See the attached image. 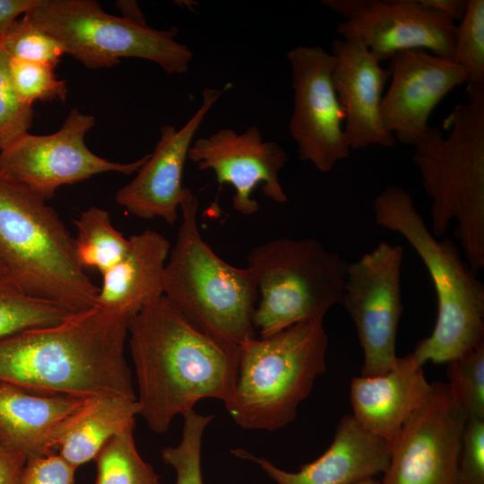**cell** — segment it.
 I'll return each mask as SVG.
<instances>
[{"mask_svg": "<svg viewBox=\"0 0 484 484\" xmlns=\"http://www.w3.org/2000/svg\"><path fill=\"white\" fill-rule=\"evenodd\" d=\"M423 5L434 9L449 19L461 21L466 12L467 0H419Z\"/></svg>", "mask_w": 484, "mask_h": 484, "instance_id": "8d00e7d4", "label": "cell"}, {"mask_svg": "<svg viewBox=\"0 0 484 484\" xmlns=\"http://www.w3.org/2000/svg\"><path fill=\"white\" fill-rule=\"evenodd\" d=\"M95 125V117L70 110L60 128L46 135L25 134L0 152V172L22 184L48 201L65 185H72L93 176L116 172H137L149 154L137 160L110 161L92 152L85 143L86 134Z\"/></svg>", "mask_w": 484, "mask_h": 484, "instance_id": "8fae6325", "label": "cell"}, {"mask_svg": "<svg viewBox=\"0 0 484 484\" xmlns=\"http://www.w3.org/2000/svg\"><path fill=\"white\" fill-rule=\"evenodd\" d=\"M231 453L256 463L276 484H357L385 472L391 445L363 428L352 415H345L325 452L295 472L278 468L245 449H234Z\"/></svg>", "mask_w": 484, "mask_h": 484, "instance_id": "d6986e66", "label": "cell"}, {"mask_svg": "<svg viewBox=\"0 0 484 484\" xmlns=\"http://www.w3.org/2000/svg\"><path fill=\"white\" fill-rule=\"evenodd\" d=\"M180 443L161 451L163 462L171 466L177 476L176 484H203L202 477V440L212 415L197 413L194 410L184 416Z\"/></svg>", "mask_w": 484, "mask_h": 484, "instance_id": "83f0119b", "label": "cell"}, {"mask_svg": "<svg viewBox=\"0 0 484 484\" xmlns=\"http://www.w3.org/2000/svg\"><path fill=\"white\" fill-rule=\"evenodd\" d=\"M456 484H484V419H468L466 421Z\"/></svg>", "mask_w": 484, "mask_h": 484, "instance_id": "d6a6232c", "label": "cell"}, {"mask_svg": "<svg viewBox=\"0 0 484 484\" xmlns=\"http://www.w3.org/2000/svg\"><path fill=\"white\" fill-rule=\"evenodd\" d=\"M188 159L199 169L214 172L219 190L224 184L234 188L233 208L241 214L251 215L258 211L259 203L253 197L257 186L275 203L288 200L279 178L288 154L276 142L264 141L255 125L240 134L221 128L196 139L189 149Z\"/></svg>", "mask_w": 484, "mask_h": 484, "instance_id": "9a60e30c", "label": "cell"}, {"mask_svg": "<svg viewBox=\"0 0 484 484\" xmlns=\"http://www.w3.org/2000/svg\"><path fill=\"white\" fill-rule=\"evenodd\" d=\"M230 86L205 88L200 107L182 127H160L153 151L137 175L116 193L115 200L120 206L141 219L160 218L169 224L177 221L181 204L193 194L183 186L182 177L194 137L210 109Z\"/></svg>", "mask_w": 484, "mask_h": 484, "instance_id": "2e32d148", "label": "cell"}, {"mask_svg": "<svg viewBox=\"0 0 484 484\" xmlns=\"http://www.w3.org/2000/svg\"><path fill=\"white\" fill-rule=\"evenodd\" d=\"M42 0H0V41L12 24L36 8Z\"/></svg>", "mask_w": 484, "mask_h": 484, "instance_id": "d590c367", "label": "cell"}, {"mask_svg": "<svg viewBox=\"0 0 484 484\" xmlns=\"http://www.w3.org/2000/svg\"><path fill=\"white\" fill-rule=\"evenodd\" d=\"M134 315L98 306L0 339V381L48 394L136 399L125 357Z\"/></svg>", "mask_w": 484, "mask_h": 484, "instance_id": "7a4b0ae2", "label": "cell"}, {"mask_svg": "<svg viewBox=\"0 0 484 484\" xmlns=\"http://www.w3.org/2000/svg\"><path fill=\"white\" fill-rule=\"evenodd\" d=\"M453 62L463 68L467 87L484 86V1L467 0L466 12L457 25Z\"/></svg>", "mask_w": 484, "mask_h": 484, "instance_id": "4316f807", "label": "cell"}, {"mask_svg": "<svg viewBox=\"0 0 484 484\" xmlns=\"http://www.w3.org/2000/svg\"><path fill=\"white\" fill-rule=\"evenodd\" d=\"M287 57L293 88L290 134L301 160L329 172L350 151L344 114L333 84L334 56L322 47L298 46Z\"/></svg>", "mask_w": 484, "mask_h": 484, "instance_id": "5bb4252c", "label": "cell"}, {"mask_svg": "<svg viewBox=\"0 0 484 484\" xmlns=\"http://www.w3.org/2000/svg\"><path fill=\"white\" fill-rule=\"evenodd\" d=\"M327 349L322 317L242 344L233 396L225 406L235 423L244 429L274 431L293 421L326 369Z\"/></svg>", "mask_w": 484, "mask_h": 484, "instance_id": "52a82bcc", "label": "cell"}, {"mask_svg": "<svg viewBox=\"0 0 484 484\" xmlns=\"http://www.w3.org/2000/svg\"><path fill=\"white\" fill-rule=\"evenodd\" d=\"M0 263L25 293L71 313L93 307L99 287L79 264L74 240L47 201L0 172Z\"/></svg>", "mask_w": 484, "mask_h": 484, "instance_id": "5b68a950", "label": "cell"}, {"mask_svg": "<svg viewBox=\"0 0 484 484\" xmlns=\"http://www.w3.org/2000/svg\"><path fill=\"white\" fill-rule=\"evenodd\" d=\"M71 314L55 302L28 295L8 275H0V339L58 324Z\"/></svg>", "mask_w": 484, "mask_h": 484, "instance_id": "d4e9b609", "label": "cell"}, {"mask_svg": "<svg viewBox=\"0 0 484 484\" xmlns=\"http://www.w3.org/2000/svg\"><path fill=\"white\" fill-rule=\"evenodd\" d=\"M134 425L110 438L94 458V484H160L153 468L140 456L134 438Z\"/></svg>", "mask_w": 484, "mask_h": 484, "instance_id": "484cf974", "label": "cell"}, {"mask_svg": "<svg viewBox=\"0 0 484 484\" xmlns=\"http://www.w3.org/2000/svg\"><path fill=\"white\" fill-rule=\"evenodd\" d=\"M375 222L400 234L417 252L437 300L436 324L411 353L415 361L448 363L484 344V285L450 239L433 235L402 187L387 186L374 199Z\"/></svg>", "mask_w": 484, "mask_h": 484, "instance_id": "277c9868", "label": "cell"}, {"mask_svg": "<svg viewBox=\"0 0 484 484\" xmlns=\"http://www.w3.org/2000/svg\"><path fill=\"white\" fill-rule=\"evenodd\" d=\"M335 64L333 84L344 114V133L350 150L371 145L392 148L394 136L384 126L380 107L390 69L360 41L336 39L332 42Z\"/></svg>", "mask_w": 484, "mask_h": 484, "instance_id": "ac0fdd59", "label": "cell"}, {"mask_svg": "<svg viewBox=\"0 0 484 484\" xmlns=\"http://www.w3.org/2000/svg\"><path fill=\"white\" fill-rule=\"evenodd\" d=\"M0 275H7V272L1 263H0Z\"/></svg>", "mask_w": 484, "mask_h": 484, "instance_id": "ab89813d", "label": "cell"}, {"mask_svg": "<svg viewBox=\"0 0 484 484\" xmlns=\"http://www.w3.org/2000/svg\"><path fill=\"white\" fill-rule=\"evenodd\" d=\"M391 82L380 115L395 140L415 145L429 125L435 107L455 87L467 82L462 67L423 49L402 51L391 58Z\"/></svg>", "mask_w": 484, "mask_h": 484, "instance_id": "e0dca14e", "label": "cell"}, {"mask_svg": "<svg viewBox=\"0 0 484 484\" xmlns=\"http://www.w3.org/2000/svg\"><path fill=\"white\" fill-rule=\"evenodd\" d=\"M357 484H381V481L376 480V478H372V479H368L361 482H359Z\"/></svg>", "mask_w": 484, "mask_h": 484, "instance_id": "f35d334b", "label": "cell"}, {"mask_svg": "<svg viewBox=\"0 0 484 484\" xmlns=\"http://www.w3.org/2000/svg\"><path fill=\"white\" fill-rule=\"evenodd\" d=\"M28 457L0 435V484H18Z\"/></svg>", "mask_w": 484, "mask_h": 484, "instance_id": "e575fe53", "label": "cell"}, {"mask_svg": "<svg viewBox=\"0 0 484 484\" xmlns=\"http://www.w3.org/2000/svg\"><path fill=\"white\" fill-rule=\"evenodd\" d=\"M0 42L11 57L54 67L65 55L63 46L25 14L12 24Z\"/></svg>", "mask_w": 484, "mask_h": 484, "instance_id": "4dcf8cb0", "label": "cell"}, {"mask_svg": "<svg viewBox=\"0 0 484 484\" xmlns=\"http://www.w3.org/2000/svg\"><path fill=\"white\" fill-rule=\"evenodd\" d=\"M447 378L468 419H484V344L449 361Z\"/></svg>", "mask_w": 484, "mask_h": 484, "instance_id": "f546056e", "label": "cell"}, {"mask_svg": "<svg viewBox=\"0 0 484 484\" xmlns=\"http://www.w3.org/2000/svg\"><path fill=\"white\" fill-rule=\"evenodd\" d=\"M127 338L139 415L152 431L166 432L176 416L205 398L230 402L239 347L197 329L164 296L134 316Z\"/></svg>", "mask_w": 484, "mask_h": 484, "instance_id": "6da1fadb", "label": "cell"}, {"mask_svg": "<svg viewBox=\"0 0 484 484\" xmlns=\"http://www.w3.org/2000/svg\"><path fill=\"white\" fill-rule=\"evenodd\" d=\"M246 261L258 290L253 322L260 337L324 318L341 304L347 263L315 238H273L253 247Z\"/></svg>", "mask_w": 484, "mask_h": 484, "instance_id": "ba28073f", "label": "cell"}, {"mask_svg": "<svg viewBox=\"0 0 484 484\" xmlns=\"http://www.w3.org/2000/svg\"><path fill=\"white\" fill-rule=\"evenodd\" d=\"M466 90L446 137L429 126L414 145L413 162L432 199L431 232L439 238L455 220L454 236L477 273L484 267V86Z\"/></svg>", "mask_w": 484, "mask_h": 484, "instance_id": "3957f363", "label": "cell"}, {"mask_svg": "<svg viewBox=\"0 0 484 484\" xmlns=\"http://www.w3.org/2000/svg\"><path fill=\"white\" fill-rule=\"evenodd\" d=\"M75 255L83 268H93L101 274L119 262L129 248V238L112 224L109 212L91 206L74 221Z\"/></svg>", "mask_w": 484, "mask_h": 484, "instance_id": "cb8c5ba5", "label": "cell"}, {"mask_svg": "<svg viewBox=\"0 0 484 484\" xmlns=\"http://www.w3.org/2000/svg\"><path fill=\"white\" fill-rule=\"evenodd\" d=\"M431 385L428 399L393 444L381 484H456L468 417L448 383Z\"/></svg>", "mask_w": 484, "mask_h": 484, "instance_id": "7c38bea8", "label": "cell"}, {"mask_svg": "<svg viewBox=\"0 0 484 484\" xmlns=\"http://www.w3.org/2000/svg\"><path fill=\"white\" fill-rule=\"evenodd\" d=\"M117 6L119 7L124 14V17L129 18L137 22H145V19L134 1H119L117 3Z\"/></svg>", "mask_w": 484, "mask_h": 484, "instance_id": "74e56055", "label": "cell"}, {"mask_svg": "<svg viewBox=\"0 0 484 484\" xmlns=\"http://www.w3.org/2000/svg\"><path fill=\"white\" fill-rule=\"evenodd\" d=\"M322 4L345 17L337 33L360 41L380 63L412 49L452 59L455 22L419 0H323Z\"/></svg>", "mask_w": 484, "mask_h": 484, "instance_id": "4fadbf2b", "label": "cell"}, {"mask_svg": "<svg viewBox=\"0 0 484 484\" xmlns=\"http://www.w3.org/2000/svg\"><path fill=\"white\" fill-rule=\"evenodd\" d=\"M123 258L103 272L95 306L135 315L163 296L165 265L170 251L160 233L146 229L129 237Z\"/></svg>", "mask_w": 484, "mask_h": 484, "instance_id": "44dd1931", "label": "cell"}, {"mask_svg": "<svg viewBox=\"0 0 484 484\" xmlns=\"http://www.w3.org/2000/svg\"><path fill=\"white\" fill-rule=\"evenodd\" d=\"M55 67L15 57L9 58L8 72L19 99L30 106L39 101H65L66 81L56 77Z\"/></svg>", "mask_w": 484, "mask_h": 484, "instance_id": "f1b7e54d", "label": "cell"}, {"mask_svg": "<svg viewBox=\"0 0 484 484\" xmlns=\"http://www.w3.org/2000/svg\"><path fill=\"white\" fill-rule=\"evenodd\" d=\"M136 399L99 395L88 397L60 426L49 450L74 468L91 460L115 435L135 424Z\"/></svg>", "mask_w": 484, "mask_h": 484, "instance_id": "603a6c76", "label": "cell"}, {"mask_svg": "<svg viewBox=\"0 0 484 484\" xmlns=\"http://www.w3.org/2000/svg\"><path fill=\"white\" fill-rule=\"evenodd\" d=\"M85 399L39 393L0 381V435L28 458L52 454L54 435Z\"/></svg>", "mask_w": 484, "mask_h": 484, "instance_id": "7402d4cb", "label": "cell"}, {"mask_svg": "<svg viewBox=\"0 0 484 484\" xmlns=\"http://www.w3.org/2000/svg\"><path fill=\"white\" fill-rule=\"evenodd\" d=\"M9 58L0 42V152L29 133L34 117L33 106L22 102L13 88Z\"/></svg>", "mask_w": 484, "mask_h": 484, "instance_id": "1f68e13d", "label": "cell"}, {"mask_svg": "<svg viewBox=\"0 0 484 484\" xmlns=\"http://www.w3.org/2000/svg\"><path fill=\"white\" fill-rule=\"evenodd\" d=\"M76 468L57 454L27 459L18 484H74Z\"/></svg>", "mask_w": 484, "mask_h": 484, "instance_id": "836d02e7", "label": "cell"}, {"mask_svg": "<svg viewBox=\"0 0 484 484\" xmlns=\"http://www.w3.org/2000/svg\"><path fill=\"white\" fill-rule=\"evenodd\" d=\"M25 15L89 69L110 68L120 58L135 57L182 74L193 59L192 51L175 39L176 28L156 30L146 22L109 14L97 1L42 0Z\"/></svg>", "mask_w": 484, "mask_h": 484, "instance_id": "9c48e42d", "label": "cell"}, {"mask_svg": "<svg viewBox=\"0 0 484 484\" xmlns=\"http://www.w3.org/2000/svg\"><path fill=\"white\" fill-rule=\"evenodd\" d=\"M402 261V246L381 241L347 264L340 305L352 319L363 350V376L386 373L398 358L395 343L403 307Z\"/></svg>", "mask_w": 484, "mask_h": 484, "instance_id": "30bf717a", "label": "cell"}, {"mask_svg": "<svg viewBox=\"0 0 484 484\" xmlns=\"http://www.w3.org/2000/svg\"><path fill=\"white\" fill-rule=\"evenodd\" d=\"M431 389L422 366L411 353L398 357L386 373L351 380L352 416L392 448L404 424L426 402Z\"/></svg>", "mask_w": 484, "mask_h": 484, "instance_id": "ffe728a7", "label": "cell"}, {"mask_svg": "<svg viewBox=\"0 0 484 484\" xmlns=\"http://www.w3.org/2000/svg\"><path fill=\"white\" fill-rule=\"evenodd\" d=\"M180 212L181 223L165 265L163 296L205 334L240 347L256 338L253 319L258 290L254 274L246 266L221 259L204 241L194 194Z\"/></svg>", "mask_w": 484, "mask_h": 484, "instance_id": "8992f818", "label": "cell"}]
</instances>
